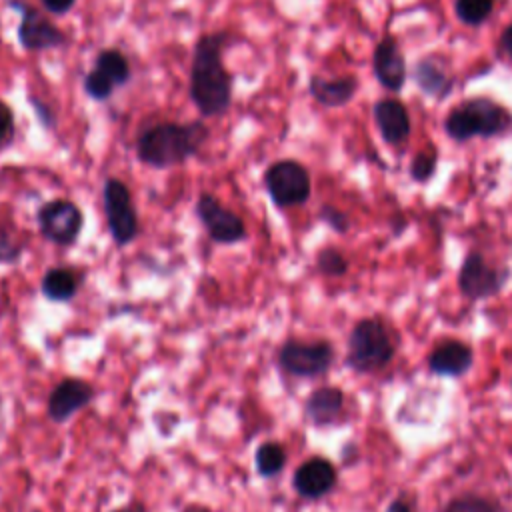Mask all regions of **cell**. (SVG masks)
<instances>
[{
	"label": "cell",
	"instance_id": "6da1fadb",
	"mask_svg": "<svg viewBox=\"0 0 512 512\" xmlns=\"http://www.w3.org/2000/svg\"><path fill=\"white\" fill-rule=\"evenodd\" d=\"M226 40V32L206 34L194 48L190 96L202 116L224 114L232 102V76L222 62V48Z\"/></svg>",
	"mask_w": 512,
	"mask_h": 512
},
{
	"label": "cell",
	"instance_id": "7a4b0ae2",
	"mask_svg": "<svg viewBox=\"0 0 512 512\" xmlns=\"http://www.w3.org/2000/svg\"><path fill=\"white\" fill-rule=\"evenodd\" d=\"M206 138L208 128L198 120L188 124L162 122L138 136L136 154L152 168H168L194 156Z\"/></svg>",
	"mask_w": 512,
	"mask_h": 512
},
{
	"label": "cell",
	"instance_id": "3957f363",
	"mask_svg": "<svg viewBox=\"0 0 512 512\" xmlns=\"http://www.w3.org/2000/svg\"><path fill=\"white\" fill-rule=\"evenodd\" d=\"M512 128V112L488 96H474L456 104L444 118V132L454 142L494 138Z\"/></svg>",
	"mask_w": 512,
	"mask_h": 512
},
{
	"label": "cell",
	"instance_id": "277c9868",
	"mask_svg": "<svg viewBox=\"0 0 512 512\" xmlns=\"http://www.w3.org/2000/svg\"><path fill=\"white\" fill-rule=\"evenodd\" d=\"M394 346L386 328L372 318L360 320L348 340V364L358 372H372L390 362Z\"/></svg>",
	"mask_w": 512,
	"mask_h": 512
},
{
	"label": "cell",
	"instance_id": "5b68a950",
	"mask_svg": "<svg viewBox=\"0 0 512 512\" xmlns=\"http://www.w3.org/2000/svg\"><path fill=\"white\" fill-rule=\"evenodd\" d=\"M264 186L278 208L298 206L310 198V174L296 160H278L264 174Z\"/></svg>",
	"mask_w": 512,
	"mask_h": 512
},
{
	"label": "cell",
	"instance_id": "8992f818",
	"mask_svg": "<svg viewBox=\"0 0 512 512\" xmlns=\"http://www.w3.org/2000/svg\"><path fill=\"white\" fill-rule=\"evenodd\" d=\"M104 212L108 220V230L118 246L130 244L140 230L138 214L132 206L130 190L124 182L116 178H108L104 184Z\"/></svg>",
	"mask_w": 512,
	"mask_h": 512
},
{
	"label": "cell",
	"instance_id": "52a82bcc",
	"mask_svg": "<svg viewBox=\"0 0 512 512\" xmlns=\"http://www.w3.org/2000/svg\"><path fill=\"white\" fill-rule=\"evenodd\" d=\"M38 228L42 236L58 246H70L78 240L84 218L80 208L64 198L50 200L38 210Z\"/></svg>",
	"mask_w": 512,
	"mask_h": 512
},
{
	"label": "cell",
	"instance_id": "ba28073f",
	"mask_svg": "<svg viewBox=\"0 0 512 512\" xmlns=\"http://www.w3.org/2000/svg\"><path fill=\"white\" fill-rule=\"evenodd\" d=\"M334 358V350L328 342H298L288 340L278 350V364L292 376H318L324 374Z\"/></svg>",
	"mask_w": 512,
	"mask_h": 512
},
{
	"label": "cell",
	"instance_id": "9c48e42d",
	"mask_svg": "<svg viewBox=\"0 0 512 512\" xmlns=\"http://www.w3.org/2000/svg\"><path fill=\"white\" fill-rule=\"evenodd\" d=\"M196 214L208 236L218 244H234L246 238V226L242 218L212 194H200L196 200Z\"/></svg>",
	"mask_w": 512,
	"mask_h": 512
},
{
	"label": "cell",
	"instance_id": "30bf717a",
	"mask_svg": "<svg viewBox=\"0 0 512 512\" xmlns=\"http://www.w3.org/2000/svg\"><path fill=\"white\" fill-rule=\"evenodd\" d=\"M372 70L382 88L388 92H400L406 84V58L398 40L392 34H386L374 48Z\"/></svg>",
	"mask_w": 512,
	"mask_h": 512
},
{
	"label": "cell",
	"instance_id": "8fae6325",
	"mask_svg": "<svg viewBox=\"0 0 512 512\" xmlns=\"http://www.w3.org/2000/svg\"><path fill=\"white\" fill-rule=\"evenodd\" d=\"M22 10V20L18 26V40L26 50H46L56 48L66 42V36L60 28H56L48 18H44L38 10L22 4H14Z\"/></svg>",
	"mask_w": 512,
	"mask_h": 512
},
{
	"label": "cell",
	"instance_id": "7c38bea8",
	"mask_svg": "<svg viewBox=\"0 0 512 512\" xmlns=\"http://www.w3.org/2000/svg\"><path fill=\"white\" fill-rule=\"evenodd\" d=\"M502 276L498 270H494L492 266H488V262L478 254V252H470L460 268L458 274V284L460 290L472 298H488L494 292L500 290L502 286Z\"/></svg>",
	"mask_w": 512,
	"mask_h": 512
},
{
	"label": "cell",
	"instance_id": "4fadbf2b",
	"mask_svg": "<svg viewBox=\"0 0 512 512\" xmlns=\"http://www.w3.org/2000/svg\"><path fill=\"white\" fill-rule=\"evenodd\" d=\"M94 398V388L80 378H66L54 386L48 398V416L56 424L66 422Z\"/></svg>",
	"mask_w": 512,
	"mask_h": 512
},
{
	"label": "cell",
	"instance_id": "5bb4252c",
	"mask_svg": "<svg viewBox=\"0 0 512 512\" xmlns=\"http://www.w3.org/2000/svg\"><path fill=\"white\" fill-rule=\"evenodd\" d=\"M374 122L382 140L390 146H404L412 132V122L404 102L396 98H382L374 104Z\"/></svg>",
	"mask_w": 512,
	"mask_h": 512
},
{
	"label": "cell",
	"instance_id": "9a60e30c",
	"mask_svg": "<svg viewBox=\"0 0 512 512\" xmlns=\"http://www.w3.org/2000/svg\"><path fill=\"white\" fill-rule=\"evenodd\" d=\"M336 484V470L334 466L324 458H310L304 464L298 466L292 478L294 490L302 498H322L328 494Z\"/></svg>",
	"mask_w": 512,
	"mask_h": 512
},
{
	"label": "cell",
	"instance_id": "2e32d148",
	"mask_svg": "<svg viewBox=\"0 0 512 512\" xmlns=\"http://www.w3.org/2000/svg\"><path fill=\"white\" fill-rule=\"evenodd\" d=\"M412 78L426 96L436 100H444L454 88V80L448 72L446 60L434 54L418 60V64L412 70Z\"/></svg>",
	"mask_w": 512,
	"mask_h": 512
},
{
	"label": "cell",
	"instance_id": "e0dca14e",
	"mask_svg": "<svg viewBox=\"0 0 512 512\" xmlns=\"http://www.w3.org/2000/svg\"><path fill=\"white\" fill-rule=\"evenodd\" d=\"M308 90L318 104L326 108H340L354 98L358 90V78L356 76H338V78L312 76L308 82Z\"/></svg>",
	"mask_w": 512,
	"mask_h": 512
},
{
	"label": "cell",
	"instance_id": "ac0fdd59",
	"mask_svg": "<svg viewBox=\"0 0 512 512\" xmlns=\"http://www.w3.org/2000/svg\"><path fill=\"white\" fill-rule=\"evenodd\" d=\"M428 364L436 374L460 376L472 364V350L460 340H448L432 350Z\"/></svg>",
	"mask_w": 512,
	"mask_h": 512
},
{
	"label": "cell",
	"instance_id": "d6986e66",
	"mask_svg": "<svg viewBox=\"0 0 512 512\" xmlns=\"http://www.w3.org/2000/svg\"><path fill=\"white\" fill-rule=\"evenodd\" d=\"M344 394L340 388L324 386L314 390L306 400V416L314 424H330L342 410Z\"/></svg>",
	"mask_w": 512,
	"mask_h": 512
},
{
	"label": "cell",
	"instance_id": "ffe728a7",
	"mask_svg": "<svg viewBox=\"0 0 512 512\" xmlns=\"http://www.w3.org/2000/svg\"><path fill=\"white\" fill-rule=\"evenodd\" d=\"M78 286H80L78 272L72 268H66V266L50 268L40 282V290H42L44 298H48L52 302L72 300L78 292Z\"/></svg>",
	"mask_w": 512,
	"mask_h": 512
},
{
	"label": "cell",
	"instance_id": "44dd1931",
	"mask_svg": "<svg viewBox=\"0 0 512 512\" xmlns=\"http://www.w3.org/2000/svg\"><path fill=\"white\" fill-rule=\"evenodd\" d=\"M254 462H256V470H258L260 476L272 478V476H276L284 468V464H286V450L278 442H264V444H260L256 448Z\"/></svg>",
	"mask_w": 512,
	"mask_h": 512
},
{
	"label": "cell",
	"instance_id": "7402d4cb",
	"mask_svg": "<svg viewBox=\"0 0 512 512\" xmlns=\"http://www.w3.org/2000/svg\"><path fill=\"white\" fill-rule=\"evenodd\" d=\"M96 68L102 70L114 82V86L126 84L130 78L128 60L118 50H102L96 56Z\"/></svg>",
	"mask_w": 512,
	"mask_h": 512
},
{
	"label": "cell",
	"instance_id": "603a6c76",
	"mask_svg": "<svg viewBox=\"0 0 512 512\" xmlns=\"http://www.w3.org/2000/svg\"><path fill=\"white\" fill-rule=\"evenodd\" d=\"M496 0H454V12L466 26H480L488 20Z\"/></svg>",
	"mask_w": 512,
	"mask_h": 512
},
{
	"label": "cell",
	"instance_id": "cb8c5ba5",
	"mask_svg": "<svg viewBox=\"0 0 512 512\" xmlns=\"http://www.w3.org/2000/svg\"><path fill=\"white\" fill-rule=\"evenodd\" d=\"M84 90L94 100H106V98H110V94L114 90V82L102 70L94 68L84 78Z\"/></svg>",
	"mask_w": 512,
	"mask_h": 512
},
{
	"label": "cell",
	"instance_id": "d4e9b609",
	"mask_svg": "<svg viewBox=\"0 0 512 512\" xmlns=\"http://www.w3.org/2000/svg\"><path fill=\"white\" fill-rule=\"evenodd\" d=\"M436 170V150L430 148V150H424L420 154L414 156L412 164H410V176L412 180L416 182H426L432 178Z\"/></svg>",
	"mask_w": 512,
	"mask_h": 512
},
{
	"label": "cell",
	"instance_id": "484cf974",
	"mask_svg": "<svg viewBox=\"0 0 512 512\" xmlns=\"http://www.w3.org/2000/svg\"><path fill=\"white\" fill-rule=\"evenodd\" d=\"M316 264H318V270L324 272V274H328V276H340V274H344L346 268H348L346 258H344L338 250H334V248H324V250L318 254Z\"/></svg>",
	"mask_w": 512,
	"mask_h": 512
},
{
	"label": "cell",
	"instance_id": "4316f807",
	"mask_svg": "<svg viewBox=\"0 0 512 512\" xmlns=\"http://www.w3.org/2000/svg\"><path fill=\"white\" fill-rule=\"evenodd\" d=\"M444 512H502L492 502L478 496H460L452 500Z\"/></svg>",
	"mask_w": 512,
	"mask_h": 512
},
{
	"label": "cell",
	"instance_id": "83f0119b",
	"mask_svg": "<svg viewBox=\"0 0 512 512\" xmlns=\"http://www.w3.org/2000/svg\"><path fill=\"white\" fill-rule=\"evenodd\" d=\"M22 254V244L14 242L10 234L0 232V262L2 264H10L16 262Z\"/></svg>",
	"mask_w": 512,
	"mask_h": 512
},
{
	"label": "cell",
	"instance_id": "f1b7e54d",
	"mask_svg": "<svg viewBox=\"0 0 512 512\" xmlns=\"http://www.w3.org/2000/svg\"><path fill=\"white\" fill-rule=\"evenodd\" d=\"M320 218H322L324 222H328L332 228H336L338 232H344V230L348 228V218H346L340 210H336V208H332V206H322Z\"/></svg>",
	"mask_w": 512,
	"mask_h": 512
},
{
	"label": "cell",
	"instance_id": "f546056e",
	"mask_svg": "<svg viewBox=\"0 0 512 512\" xmlns=\"http://www.w3.org/2000/svg\"><path fill=\"white\" fill-rule=\"evenodd\" d=\"M12 124L14 120H12L10 108L0 102V142H4L12 134Z\"/></svg>",
	"mask_w": 512,
	"mask_h": 512
},
{
	"label": "cell",
	"instance_id": "4dcf8cb0",
	"mask_svg": "<svg viewBox=\"0 0 512 512\" xmlns=\"http://www.w3.org/2000/svg\"><path fill=\"white\" fill-rule=\"evenodd\" d=\"M42 6L52 14H66L76 0H40Z\"/></svg>",
	"mask_w": 512,
	"mask_h": 512
},
{
	"label": "cell",
	"instance_id": "1f68e13d",
	"mask_svg": "<svg viewBox=\"0 0 512 512\" xmlns=\"http://www.w3.org/2000/svg\"><path fill=\"white\" fill-rule=\"evenodd\" d=\"M498 48L512 60V22L502 30L500 40H498Z\"/></svg>",
	"mask_w": 512,
	"mask_h": 512
},
{
	"label": "cell",
	"instance_id": "d6a6232c",
	"mask_svg": "<svg viewBox=\"0 0 512 512\" xmlns=\"http://www.w3.org/2000/svg\"><path fill=\"white\" fill-rule=\"evenodd\" d=\"M388 512H412L410 504L404 502V500H394L390 506H388Z\"/></svg>",
	"mask_w": 512,
	"mask_h": 512
},
{
	"label": "cell",
	"instance_id": "836d02e7",
	"mask_svg": "<svg viewBox=\"0 0 512 512\" xmlns=\"http://www.w3.org/2000/svg\"><path fill=\"white\" fill-rule=\"evenodd\" d=\"M182 512H210V508H206V506H202V504H188Z\"/></svg>",
	"mask_w": 512,
	"mask_h": 512
},
{
	"label": "cell",
	"instance_id": "e575fe53",
	"mask_svg": "<svg viewBox=\"0 0 512 512\" xmlns=\"http://www.w3.org/2000/svg\"><path fill=\"white\" fill-rule=\"evenodd\" d=\"M114 512H142L140 508H124V510H114Z\"/></svg>",
	"mask_w": 512,
	"mask_h": 512
},
{
	"label": "cell",
	"instance_id": "d590c367",
	"mask_svg": "<svg viewBox=\"0 0 512 512\" xmlns=\"http://www.w3.org/2000/svg\"><path fill=\"white\" fill-rule=\"evenodd\" d=\"M32 512H38V510H32Z\"/></svg>",
	"mask_w": 512,
	"mask_h": 512
}]
</instances>
